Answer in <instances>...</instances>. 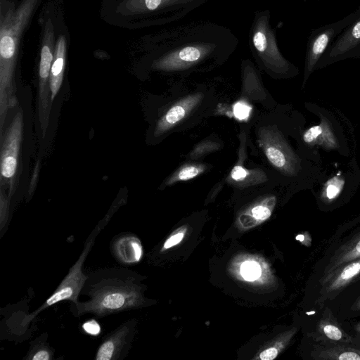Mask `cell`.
Returning a JSON list of instances; mask_svg holds the SVG:
<instances>
[{"label":"cell","instance_id":"5b68a950","mask_svg":"<svg viewBox=\"0 0 360 360\" xmlns=\"http://www.w3.org/2000/svg\"><path fill=\"white\" fill-rule=\"evenodd\" d=\"M356 11L335 22L314 29L308 38L304 81L314 71L320 59L335 38L354 20Z\"/></svg>","mask_w":360,"mask_h":360},{"label":"cell","instance_id":"6da1fadb","mask_svg":"<svg viewBox=\"0 0 360 360\" xmlns=\"http://www.w3.org/2000/svg\"><path fill=\"white\" fill-rule=\"evenodd\" d=\"M80 293L89 299L78 301L71 308L79 316L86 313L107 316L132 309L141 302L139 286L128 269H107L89 275Z\"/></svg>","mask_w":360,"mask_h":360},{"label":"cell","instance_id":"7402d4cb","mask_svg":"<svg viewBox=\"0 0 360 360\" xmlns=\"http://www.w3.org/2000/svg\"><path fill=\"white\" fill-rule=\"evenodd\" d=\"M240 274L247 281L256 280L261 274L259 265L253 261H246L240 266Z\"/></svg>","mask_w":360,"mask_h":360},{"label":"cell","instance_id":"d6986e66","mask_svg":"<svg viewBox=\"0 0 360 360\" xmlns=\"http://www.w3.org/2000/svg\"><path fill=\"white\" fill-rule=\"evenodd\" d=\"M345 185L342 176L336 175L329 179L323 186L321 193V200L329 204L335 200L341 194Z\"/></svg>","mask_w":360,"mask_h":360},{"label":"cell","instance_id":"3957f363","mask_svg":"<svg viewBox=\"0 0 360 360\" xmlns=\"http://www.w3.org/2000/svg\"><path fill=\"white\" fill-rule=\"evenodd\" d=\"M107 219L105 218L101 221L96 227L92 231L91 233L86 240L85 247L84 248L79 257L70 269L68 274L61 281L60 283L52 295L49 297L48 299L34 312L25 317L22 320V326H27L37 316L39 312L60 301L70 300L74 304H77L78 303L79 295L88 278V276L84 274L82 271L83 264L93 245L94 244L96 237L108 223Z\"/></svg>","mask_w":360,"mask_h":360},{"label":"cell","instance_id":"52a82bcc","mask_svg":"<svg viewBox=\"0 0 360 360\" xmlns=\"http://www.w3.org/2000/svg\"><path fill=\"white\" fill-rule=\"evenodd\" d=\"M22 131L23 115L20 110L14 116L5 136L1 139V179L10 182L9 197L12 193L13 179L18 167Z\"/></svg>","mask_w":360,"mask_h":360},{"label":"cell","instance_id":"cb8c5ba5","mask_svg":"<svg viewBox=\"0 0 360 360\" xmlns=\"http://www.w3.org/2000/svg\"><path fill=\"white\" fill-rule=\"evenodd\" d=\"M51 355L50 349L44 345H38L32 350L28 358L32 360H49Z\"/></svg>","mask_w":360,"mask_h":360},{"label":"cell","instance_id":"2e32d148","mask_svg":"<svg viewBox=\"0 0 360 360\" xmlns=\"http://www.w3.org/2000/svg\"><path fill=\"white\" fill-rule=\"evenodd\" d=\"M67 46L65 37L60 35L55 46L54 57L51 65L49 86L51 91V103L56 98L63 82L65 61Z\"/></svg>","mask_w":360,"mask_h":360},{"label":"cell","instance_id":"ffe728a7","mask_svg":"<svg viewBox=\"0 0 360 360\" xmlns=\"http://www.w3.org/2000/svg\"><path fill=\"white\" fill-rule=\"evenodd\" d=\"M205 169L203 165H188L181 167L167 181V185H171L176 181H187L196 177Z\"/></svg>","mask_w":360,"mask_h":360},{"label":"cell","instance_id":"7c38bea8","mask_svg":"<svg viewBox=\"0 0 360 360\" xmlns=\"http://www.w3.org/2000/svg\"><path fill=\"white\" fill-rule=\"evenodd\" d=\"M202 98V94L197 93L187 96L174 104L158 122L155 136H160L173 128L192 111Z\"/></svg>","mask_w":360,"mask_h":360},{"label":"cell","instance_id":"30bf717a","mask_svg":"<svg viewBox=\"0 0 360 360\" xmlns=\"http://www.w3.org/2000/svg\"><path fill=\"white\" fill-rule=\"evenodd\" d=\"M132 320L123 323L100 345L95 359L96 360H116L129 349L132 340Z\"/></svg>","mask_w":360,"mask_h":360},{"label":"cell","instance_id":"44dd1931","mask_svg":"<svg viewBox=\"0 0 360 360\" xmlns=\"http://www.w3.org/2000/svg\"><path fill=\"white\" fill-rule=\"evenodd\" d=\"M275 203L276 198L274 196L268 198L260 204L254 206L251 209V214H248L255 221H264L271 216Z\"/></svg>","mask_w":360,"mask_h":360},{"label":"cell","instance_id":"9a60e30c","mask_svg":"<svg viewBox=\"0 0 360 360\" xmlns=\"http://www.w3.org/2000/svg\"><path fill=\"white\" fill-rule=\"evenodd\" d=\"M303 141L309 146H321L324 149L334 150L338 148V141L327 119L321 117L319 124L307 129L302 136Z\"/></svg>","mask_w":360,"mask_h":360},{"label":"cell","instance_id":"5bb4252c","mask_svg":"<svg viewBox=\"0 0 360 360\" xmlns=\"http://www.w3.org/2000/svg\"><path fill=\"white\" fill-rule=\"evenodd\" d=\"M315 360H360L357 345L319 342L311 352Z\"/></svg>","mask_w":360,"mask_h":360},{"label":"cell","instance_id":"9c48e42d","mask_svg":"<svg viewBox=\"0 0 360 360\" xmlns=\"http://www.w3.org/2000/svg\"><path fill=\"white\" fill-rule=\"evenodd\" d=\"M355 11L354 20L332 42L317 65L349 58L360 47V6Z\"/></svg>","mask_w":360,"mask_h":360},{"label":"cell","instance_id":"4fadbf2b","mask_svg":"<svg viewBox=\"0 0 360 360\" xmlns=\"http://www.w3.org/2000/svg\"><path fill=\"white\" fill-rule=\"evenodd\" d=\"M360 257V228L353 231L333 250L323 276L326 275L338 266Z\"/></svg>","mask_w":360,"mask_h":360},{"label":"cell","instance_id":"83f0119b","mask_svg":"<svg viewBox=\"0 0 360 360\" xmlns=\"http://www.w3.org/2000/svg\"><path fill=\"white\" fill-rule=\"evenodd\" d=\"M278 353V350L276 347H269L262 351L259 354V359L262 360H273Z\"/></svg>","mask_w":360,"mask_h":360},{"label":"cell","instance_id":"f1b7e54d","mask_svg":"<svg viewBox=\"0 0 360 360\" xmlns=\"http://www.w3.org/2000/svg\"><path fill=\"white\" fill-rule=\"evenodd\" d=\"M351 309L354 311H360V297L353 303Z\"/></svg>","mask_w":360,"mask_h":360},{"label":"cell","instance_id":"277c9868","mask_svg":"<svg viewBox=\"0 0 360 360\" xmlns=\"http://www.w3.org/2000/svg\"><path fill=\"white\" fill-rule=\"evenodd\" d=\"M54 30L52 22L49 19L44 27L41 42L39 68V117L43 136L49 124L51 107L49 86L50 72L54 57Z\"/></svg>","mask_w":360,"mask_h":360},{"label":"cell","instance_id":"7a4b0ae2","mask_svg":"<svg viewBox=\"0 0 360 360\" xmlns=\"http://www.w3.org/2000/svg\"><path fill=\"white\" fill-rule=\"evenodd\" d=\"M38 0H23L1 14L0 20V138L8 110L15 105L13 75L23 30Z\"/></svg>","mask_w":360,"mask_h":360},{"label":"cell","instance_id":"8992f818","mask_svg":"<svg viewBox=\"0 0 360 360\" xmlns=\"http://www.w3.org/2000/svg\"><path fill=\"white\" fill-rule=\"evenodd\" d=\"M259 145L270 163L283 174L293 176L299 169V160L283 136L273 129H262Z\"/></svg>","mask_w":360,"mask_h":360},{"label":"cell","instance_id":"ba28073f","mask_svg":"<svg viewBox=\"0 0 360 360\" xmlns=\"http://www.w3.org/2000/svg\"><path fill=\"white\" fill-rule=\"evenodd\" d=\"M360 278V257L342 264L320 280L321 288L316 302L323 304L335 299L348 285Z\"/></svg>","mask_w":360,"mask_h":360},{"label":"cell","instance_id":"603a6c76","mask_svg":"<svg viewBox=\"0 0 360 360\" xmlns=\"http://www.w3.org/2000/svg\"><path fill=\"white\" fill-rule=\"evenodd\" d=\"M217 143L211 141H205L199 143L190 153V158L196 159L204 154L217 150L219 148Z\"/></svg>","mask_w":360,"mask_h":360},{"label":"cell","instance_id":"f546056e","mask_svg":"<svg viewBox=\"0 0 360 360\" xmlns=\"http://www.w3.org/2000/svg\"><path fill=\"white\" fill-rule=\"evenodd\" d=\"M351 57H360V47L358 48L352 55Z\"/></svg>","mask_w":360,"mask_h":360},{"label":"cell","instance_id":"4dcf8cb0","mask_svg":"<svg viewBox=\"0 0 360 360\" xmlns=\"http://www.w3.org/2000/svg\"><path fill=\"white\" fill-rule=\"evenodd\" d=\"M355 330L357 335L360 337V321L356 325Z\"/></svg>","mask_w":360,"mask_h":360},{"label":"cell","instance_id":"8fae6325","mask_svg":"<svg viewBox=\"0 0 360 360\" xmlns=\"http://www.w3.org/2000/svg\"><path fill=\"white\" fill-rule=\"evenodd\" d=\"M312 339L320 343H344L359 345L339 324L331 309L327 307L318 321Z\"/></svg>","mask_w":360,"mask_h":360},{"label":"cell","instance_id":"484cf974","mask_svg":"<svg viewBox=\"0 0 360 360\" xmlns=\"http://www.w3.org/2000/svg\"><path fill=\"white\" fill-rule=\"evenodd\" d=\"M251 110V107L244 102H238L233 105L234 116L240 120L248 117Z\"/></svg>","mask_w":360,"mask_h":360},{"label":"cell","instance_id":"d4e9b609","mask_svg":"<svg viewBox=\"0 0 360 360\" xmlns=\"http://www.w3.org/2000/svg\"><path fill=\"white\" fill-rule=\"evenodd\" d=\"M186 227H181L172 234L165 241L163 248L167 250L179 244L184 238Z\"/></svg>","mask_w":360,"mask_h":360},{"label":"cell","instance_id":"e0dca14e","mask_svg":"<svg viewBox=\"0 0 360 360\" xmlns=\"http://www.w3.org/2000/svg\"><path fill=\"white\" fill-rule=\"evenodd\" d=\"M112 252L120 262L131 264L141 259L143 248L138 238L128 234L115 239L112 245Z\"/></svg>","mask_w":360,"mask_h":360},{"label":"cell","instance_id":"ac0fdd59","mask_svg":"<svg viewBox=\"0 0 360 360\" xmlns=\"http://www.w3.org/2000/svg\"><path fill=\"white\" fill-rule=\"evenodd\" d=\"M231 179L238 186H248L266 181V178L259 169L249 170L241 165H236L230 174Z\"/></svg>","mask_w":360,"mask_h":360},{"label":"cell","instance_id":"4316f807","mask_svg":"<svg viewBox=\"0 0 360 360\" xmlns=\"http://www.w3.org/2000/svg\"><path fill=\"white\" fill-rule=\"evenodd\" d=\"M84 331L92 335H97L101 332V326L98 323L94 320H89L85 322L82 326Z\"/></svg>","mask_w":360,"mask_h":360}]
</instances>
